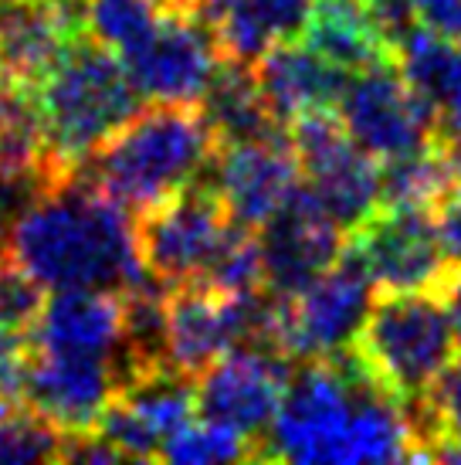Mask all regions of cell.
I'll return each mask as SVG.
<instances>
[{"instance_id":"28","label":"cell","mask_w":461,"mask_h":465,"mask_svg":"<svg viewBox=\"0 0 461 465\" xmlns=\"http://www.w3.org/2000/svg\"><path fill=\"white\" fill-rule=\"evenodd\" d=\"M44 310V285L11 259L0 265V336H31Z\"/></svg>"},{"instance_id":"12","label":"cell","mask_w":461,"mask_h":465,"mask_svg":"<svg viewBox=\"0 0 461 465\" xmlns=\"http://www.w3.org/2000/svg\"><path fill=\"white\" fill-rule=\"evenodd\" d=\"M289 374L292 363L282 353L241 343L197 374V414L255 439L265 452V435L279 414Z\"/></svg>"},{"instance_id":"14","label":"cell","mask_w":461,"mask_h":465,"mask_svg":"<svg viewBox=\"0 0 461 465\" xmlns=\"http://www.w3.org/2000/svg\"><path fill=\"white\" fill-rule=\"evenodd\" d=\"M193 418H197L193 377L180 374L173 367H160L129 377L92 431L113 441L126 459H160L163 445L180 428L191 425Z\"/></svg>"},{"instance_id":"26","label":"cell","mask_w":461,"mask_h":465,"mask_svg":"<svg viewBox=\"0 0 461 465\" xmlns=\"http://www.w3.org/2000/svg\"><path fill=\"white\" fill-rule=\"evenodd\" d=\"M160 459L167 462H261V445L255 439H248L241 431L214 421H191L187 428H180L177 435L163 445Z\"/></svg>"},{"instance_id":"35","label":"cell","mask_w":461,"mask_h":465,"mask_svg":"<svg viewBox=\"0 0 461 465\" xmlns=\"http://www.w3.org/2000/svg\"><path fill=\"white\" fill-rule=\"evenodd\" d=\"M4 262H7V245L0 242V265H4Z\"/></svg>"},{"instance_id":"22","label":"cell","mask_w":461,"mask_h":465,"mask_svg":"<svg viewBox=\"0 0 461 465\" xmlns=\"http://www.w3.org/2000/svg\"><path fill=\"white\" fill-rule=\"evenodd\" d=\"M201 109L218 143L265 140V136L285 133V126L275 119L271 105L261 95L255 68L244 62H230V58L221 62L218 75L201 99Z\"/></svg>"},{"instance_id":"2","label":"cell","mask_w":461,"mask_h":465,"mask_svg":"<svg viewBox=\"0 0 461 465\" xmlns=\"http://www.w3.org/2000/svg\"><path fill=\"white\" fill-rule=\"evenodd\" d=\"M7 259L52 292H126L150 275L136 218L82 170L54 181L14 221Z\"/></svg>"},{"instance_id":"33","label":"cell","mask_w":461,"mask_h":465,"mask_svg":"<svg viewBox=\"0 0 461 465\" xmlns=\"http://www.w3.org/2000/svg\"><path fill=\"white\" fill-rule=\"evenodd\" d=\"M52 4H58V7H72V11H82V7H85V0H52Z\"/></svg>"},{"instance_id":"23","label":"cell","mask_w":461,"mask_h":465,"mask_svg":"<svg viewBox=\"0 0 461 465\" xmlns=\"http://www.w3.org/2000/svg\"><path fill=\"white\" fill-rule=\"evenodd\" d=\"M312 0H228L211 21L221 52L230 62L251 65L258 54L285 38H299Z\"/></svg>"},{"instance_id":"7","label":"cell","mask_w":461,"mask_h":465,"mask_svg":"<svg viewBox=\"0 0 461 465\" xmlns=\"http://www.w3.org/2000/svg\"><path fill=\"white\" fill-rule=\"evenodd\" d=\"M346 248L359 259L377 292H437L458 275L437 234L431 207L377 204L346 232Z\"/></svg>"},{"instance_id":"20","label":"cell","mask_w":461,"mask_h":465,"mask_svg":"<svg viewBox=\"0 0 461 465\" xmlns=\"http://www.w3.org/2000/svg\"><path fill=\"white\" fill-rule=\"evenodd\" d=\"M299 41L349 75L397 58L373 0H312Z\"/></svg>"},{"instance_id":"3","label":"cell","mask_w":461,"mask_h":465,"mask_svg":"<svg viewBox=\"0 0 461 465\" xmlns=\"http://www.w3.org/2000/svg\"><path fill=\"white\" fill-rule=\"evenodd\" d=\"M218 146L201 103H156L115 130L82 163V173L140 218L177 191L204 181Z\"/></svg>"},{"instance_id":"15","label":"cell","mask_w":461,"mask_h":465,"mask_svg":"<svg viewBox=\"0 0 461 465\" xmlns=\"http://www.w3.org/2000/svg\"><path fill=\"white\" fill-rule=\"evenodd\" d=\"M123 388V371L113 357L31 350L21 401L62 428L64 435L92 431L109 401Z\"/></svg>"},{"instance_id":"17","label":"cell","mask_w":461,"mask_h":465,"mask_svg":"<svg viewBox=\"0 0 461 465\" xmlns=\"http://www.w3.org/2000/svg\"><path fill=\"white\" fill-rule=\"evenodd\" d=\"M82 35V11L52 0H0V82L34 89Z\"/></svg>"},{"instance_id":"29","label":"cell","mask_w":461,"mask_h":465,"mask_svg":"<svg viewBox=\"0 0 461 465\" xmlns=\"http://www.w3.org/2000/svg\"><path fill=\"white\" fill-rule=\"evenodd\" d=\"M431 214H435V224H437V234H441L445 252L461 265V181H455L448 191L441 194V201L431 207Z\"/></svg>"},{"instance_id":"34","label":"cell","mask_w":461,"mask_h":465,"mask_svg":"<svg viewBox=\"0 0 461 465\" xmlns=\"http://www.w3.org/2000/svg\"><path fill=\"white\" fill-rule=\"evenodd\" d=\"M163 4H170V7H187V0H163Z\"/></svg>"},{"instance_id":"27","label":"cell","mask_w":461,"mask_h":465,"mask_svg":"<svg viewBox=\"0 0 461 465\" xmlns=\"http://www.w3.org/2000/svg\"><path fill=\"white\" fill-rule=\"evenodd\" d=\"M410 421H414L417 445H421L417 459H424V452L435 441H461V361L451 363L448 371L437 377L435 388L410 408Z\"/></svg>"},{"instance_id":"6","label":"cell","mask_w":461,"mask_h":465,"mask_svg":"<svg viewBox=\"0 0 461 465\" xmlns=\"http://www.w3.org/2000/svg\"><path fill=\"white\" fill-rule=\"evenodd\" d=\"M370 275L359 259L343 255L292 296H275L269 347L289 363L326 361L349 350L363 316L370 310Z\"/></svg>"},{"instance_id":"32","label":"cell","mask_w":461,"mask_h":465,"mask_svg":"<svg viewBox=\"0 0 461 465\" xmlns=\"http://www.w3.org/2000/svg\"><path fill=\"white\" fill-rule=\"evenodd\" d=\"M445 306H448V316H451V326H455V343H458V353H461V269L455 275V282L448 285V292H445Z\"/></svg>"},{"instance_id":"21","label":"cell","mask_w":461,"mask_h":465,"mask_svg":"<svg viewBox=\"0 0 461 465\" xmlns=\"http://www.w3.org/2000/svg\"><path fill=\"white\" fill-rule=\"evenodd\" d=\"M397 68L437 123L461 116V41L410 27L397 45Z\"/></svg>"},{"instance_id":"13","label":"cell","mask_w":461,"mask_h":465,"mask_svg":"<svg viewBox=\"0 0 461 465\" xmlns=\"http://www.w3.org/2000/svg\"><path fill=\"white\" fill-rule=\"evenodd\" d=\"M207 181L214 183L230 221L261 232L302 187V170L289 143V130L265 140L221 143Z\"/></svg>"},{"instance_id":"5","label":"cell","mask_w":461,"mask_h":465,"mask_svg":"<svg viewBox=\"0 0 461 465\" xmlns=\"http://www.w3.org/2000/svg\"><path fill=\"white\" fill-rule=\"evenodd\" d=\"M349 357L410 411L461 357L445 296L380 292L349 343Z\"/></svg>"},{"instance_id":"16","label":"cell","mask_w":461,"mask_h":465,"mask_svg":"<svg viewBox=\"0 0 461 465\" xmlns=\"http://www.w3.org/2000/svg\"><path fill=\"white\" fill-rule=\"evenodd\" d=\"M265 289L275 296H292L319 279L346 248V228L312 197L306 183L292 201L261 228Z\"/></svg>"},{"instance_id":"19","label":"cell","mask_w":461,"mask_h":465,"mask_svg":"<svg viewBox=\"0 0 461 465\" xmlns=\"http://www.w3.org/2000/svg\"><path fill=\"white\" fill-rule=\"evenodd\" d=\"M34 347L89 357H123V292L62 289L44 299Z\"/></svg>"},{"instance_id":"31","label":"cell","mask_w":461,"mask_h":465,"mask_svg":"<svg viewBox=\"0 0 461 465\" xmlns=\"http://www.w3.org/2000/svg\"><path fill=\"white\" fill-rule=\"evenodd\" d=\"M435 143L437 150H441V156L448 160L455 181H461V116L448 119V123H437Z\"/></svg>"},{"instance_id":"9","label":"cell","mask_w":461,"mask_h":465,"mask_svg":"<svg viewBox=\"0 0 461 465\" xmlns=\"http://www.w3.org/2000/svg\"><path fill=\"white\" fill-rule=\"evenodd\" d=\"M289 143L299 156L302 183L346 232L380 204V160L346 133L336 109L289 123Z\"/></svg>"},{"instance_id":"30","label":"cell","mask_w":461,"mask_h":465,"mask_svg":"<svg viewBox=\"0 0 461 465\" xmlns=\"http://www.w3.org/2000/svg\"><path fill=\"white\" fill-rule=\"evenodd\" d=\"M414 21L424 31L461 41V0H410Z\"/></svg>"},{"instance_id":"25","label":"cell","mask_w":461,"mask_h":465,"mask_svg":"<svg viewBox=\"0 0 461 465\" xmlns=\"http://www.w3.org/2000/svg\"><path fill=\"white\" fill-rule=\"evenodd\" d=\"M167 7L163 0H85L82 31L109 52L126 54L153 35Z\"/></svg>"},{"instance_id":"4","label":"cell","mask_w":461,"mask_h":465,"mask_svg":"<svg viewBox=\"0 0 461 465\" xmlns=\"http://www.w3.org/2000/svg\"><path fill=\"white\" fill-rule=\"evenodd\" d=\"M31 95L44 126L48 153L64 173L82 170L115 130L140 113L142 103L123 58L92 41L85 31Z\"/></svg>"},{"instance_id":"11","label":"cell","mask_w":461,"mask_h":465,"mask_svg":"<svg viewBox=\"0 0 461 465\" xmlns=\"http://www.w3.org/2000/svg\"><path fill=\"white\" fill-rule=\"evenodd\" d=\"M336 116L380 163L435 143V116L404 82L397 62L353 72L339 95Z\"/></svg>"},{"instance_id":"24","label":"cell","mask_w":461,"mask_h":465,"mask_svg":"<svg viewBox=\"0 0 461 465\" xmlns=\"http://www.w3.org/2000/svg\"><path fill=\"white\" fill-rule=\"evenodd\" d=\"M451 183H455V173L448 160L441 156L437 143H431L424 150L380 163V204L435 207Z\"/></svg>"},{"instance_id":"10","label":"cell","mask_w":461,"mask_h":465,"mask_svg":"<svg viewBox=\"0 0 461 465\" xmlns=\"http://www.w3.org/2000/svg\"><path fill=\"white\" fill-rule=\"evenodd\" d=\"M119 58L142 99L201 103L224 62V52L214 27L201 14L167 7L153 35Z\"/></svg>"},{"instance_id":"8","label":"cell","mask_w":461,"mask_h":465,"mask_svg":"<svg viewBox=\"0 0 461 465\" xmlns=\"http://www.w3.org/2000/svg\"><path fill=\"white\" fill-rule=\"evenodd\" d=\"M230 224L228 207L204 177L136 218L142 265L167 285L197 282L211 269Z\"/></svg>"},{"instance_id":"18","label":"cell","mask_w":461,"mask_h":465,"mask_svg":"<svg viewBox=\"0 0 461 465\" xmlns=\"http://www.w3.org/2000/svg\"><path fill=\"white\" fill-rule=\"evenodd\" d=\"M255 78L261 85L265 103L271 105L275 119L289 130V123L309 116V113H329L339 105L349 72L326 62L306 41L285 38L271 45L251 62Z\"/></svg>"},{"instance_id":"1","label":"cell","mask_w":461,"mask_h":465,"mask_svg":"<svg viewBox=\"0 0 461 465\" xmlns=\"http://www.w3.org/2000/svg\"><path fill=\"white\" fill-rule=\"evenodd\" d=\"M414 449L410 411L377 388L346 350L292 367L261 462H407L417 459Z\"/></svg>"}]
</instances>
